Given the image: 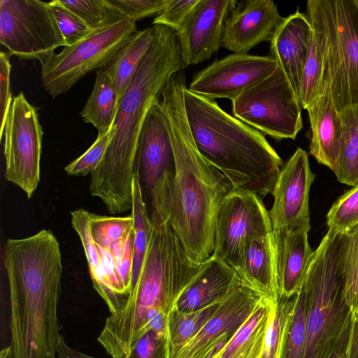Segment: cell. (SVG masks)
<instances>
[{
	"instance_id": "1",
	"label": "cell",
	"mask_w": 358,
	"mask_h": 358,
	"mask_svg": "<svg viewBox=\"0 0 358 358\" xmlns=\"http://www.w3.org/2000/svg\"><path fill=\"white\" fill-rule=\"evenodd\" d=\"M153 42L117 106L106 152L90 174V190L112 215L132 207V178L137 170L138 138L152 104L167 83L185 67L176 32L156 25Z\"/></svg>"
},
{
	"instance_id": "2",
	"label": "cell",
	"mask_w": 358,
	"mask_h": 358,
	"mask_svg": "<svg viewBox=\"0 0 358 358\" xmlns=\"http://www.w3.org/2000/svg\"><path fill=\"white\" fill-rule=\"evenodd\" d=\"M3 253L9 292L10 358H56L61 336L59 243L52 231L42 229L29 237L8 239Z\"/></svg>"
},
{
	"instance_id": "3",
	"label": "cell",
	"mask_w": 358,
	"mask_h": 358,
	"mask_svg": "<svg viewBox=\"0 0 358 358\" xmlns=\"http://www.w3.org/2000/svg\"><path fill=\"white\" fill-rule=\"evenodd\" d=\"M186 88L183 71L178 72L161 99L176 162L169 222L188 255L203 262L213 254L216 214L233 187L196 147L185 110Z\"/></svg>"
},
{
	"instance_id": "4",
	"label": "cell",
	"mask_w": 358,
	"mask_h": 358,
	"mask_svg": "<svg viewBox=\"0 0 358 358\" xmlns=\"http://www.w3.org/2000/svg\"><path fill=\"white\" fill-rule=\"evenodd\" d=\"M150 217V241L131 294L110 313L97 339L112 358L129 357L150 316L157 310L169 314L203 265L188 255L168 220L155 212Z\"/></svg>"
},
{
	"instance_id": "5",
	"label": "cell",
	"mask_w": 358,
	"mask_h": 358,
	"mask_svg": "<svg viewBox=\"0 0 358 358\" xmlns=\"http://www.w3.org/2000/svg\"><path fill=\"white\" fill-rule=\"evenodd\" d=\"M189 126L201 154L222 172L233 189L261 199L271 193L282 161L265 136L222 110L211 99L184 93Z\"/></svg>"
},
{
	"instance_id": "6",
	"label": "cell",
	"mask_w": 358,
	"mask_h": 358,
	"mask_svg": "<svg viewBox=\"0 0 358 358\" xmlns=\"http://www.w3.org/2000/svg\"><path fill=\"white\" fill-rule=\"evenodd\" d=\"M341 234L327 231L314 251L302 285L306 297L303 358H327L348 344L352 315L344 294Z\"/></svg>"
},
{
	"instance_id": "7",
	"label": "cell",
	"mask_w": 358,
	"mask_h": 358,
	"mask_svg": "<svg viewBox=\"0 0 358 358\" xmlns=\"http://www.w3.org/2000/svg\"><path fill=\"white\" fill-rule=\"evenodd\" d=\"M136 31L135 21L112 9L86 37L40 62L43 87L52 97L65 93L88 73L104 69Z\"/></svg>"
},
{
	"instance_id": "8",
	"label": "cell",
	"mask_w": 358,
	"mask_h": 358,
	"mask_svg": "<svg viewBox=\"0 0 358 358\" xmlns=\"http://www.w3.org/2000/svg\"><path fill=\"white\" fill-rule=\"evenodd\" d=\"M327 37V70L341 112L358 105V1L319 0Z\"/></svg>"
},
{
	"instance_id": "9",
	"label": "cell",
	"mask_w": 358,
	"mask_h": 358,
	"mask_svg": "<svg viewBox=\"0 0 358 358\" xmlns=\"http://www.w3.org/2000/svg\"><path fill=\"white\" fill-rule=\"evenodd\" d=\"M231 103L235 117L276 141L294 140L303 128L299 100L279 65Z\"/></svg>"
},
{
	"instance_id": "10",
	"label": "cell",
	"mask_w": 358,
	"mask_h": 358,
	"mask_svg": "<svg viewBox=\"0 0 358 358\" xmlns=\"http://www.w3.org/2000/svg\"><path fill=\"white\" fill-rule=\"evenodd\" d=\"M0 43L10 55L41 62L67 45L49 2L0 0Z\"/></svg>"
},
{
	"instance_id": "11",
	"label": "cell",
	"mask_w": 358,
	"mask_h": 358,
	"mask_svg": "<svg viewBox=\"0 0 358 358\" xmlns=\"http://www.w3.org/2000/svg\"><path fill=\"white\" fill-rule=\"evenodd\" d=\"M43 131L23 92L13 97L0 140L4 137L5 178L30 199L40 182Z\"/></svg>"
},
{
	"instance_id": "12",
	"label": "cell",
	"mask_w": 358,
	"mask_h": 358,
	"mask_svg": "<svg viewBox=\"0 0 358 358\" xmlns=\"http://www.w3.org/2000/svg\"><path fill=\"white\" fill-rule=\"evenodd\" d=\"M137 170L152 207L164 220H169L176 162L161 99L150 108L138 138Z\"/></svg>"
},
{
	"instance_id": "13",
	"label": "cell",
	"mask_w": 358,
	"mask_h": 358,
	"mask_svg": "<svg viewBox=\"0 0 358 358\" xmlns=\"http://www.w3.org/2000/svg\"><path fill=\"white\" fill-rule=\"evenodd\" d=\"M272 231L262 199L251 192L233 189L224 197L216 214L213 255L236 271L247 241Z\"/></svg>"
},
{
	"instance_id": "14",
	"label": "cell",
	"mask_w": 358,
	"mask_h": 358,
	"mask_svg": "<svg viewBox=\"0 0 358 358\" xmlns=\"http://www.w3.org/2000/svg\"><path fill=\"white\" fill-rule=\"evenodd\" d=\"M266 296L246 283L227 296L199 333L170 358H217Z\"/></svg>"
},
{
	"instance_id": "15",
	"label": "cell",
	"mask_w": 358,
	"mask_h": 358,
	"mask_svg": "<svg viewBox=\"0 0 358 358\" xmlns=\"http://www.w3.org/2000/svg\"><path fill=\"white\" fill-rule=\"evenodd\" d=\"M314 179L308 153L298 148L282 166L271 193L274 199L269 212L273 232H309V194Z\"/></svg>"
},
{
	"instance_id": "16",
	"label": "cell",
	"mask_w": 358,
	"mask_h": 358,
	"mask_svg": "<svg viewBox=\"0 0 358 358\" xmlns=\"http://www.w3.org/2000/svg\"><path fill=\"white\" fill-rule=\"evenodd\" d=\"M278 66L270 54L259 56L233 52L196 73L188 90L213 100L224 98L233 101L271 74Z\"/></svg>"
},
{
	"instance_id": "17",
	"label": "cell",
	"mask_w": 358,
	"mask_h": 358,
	"mask_svg": "<svg viewBox=\"0 0 358 358\" xmlns=\"http://www.w3.org/2000/svg\"><path fill=\"white\" fill-rule=\"evenodd\" d=\"M237 2L198 0L176 32L185 67L209 59L222 46L226 21Z\"/></svg>"
},
{
	"instance_id": "18",
	"label": "cell",
	"mask_w": 358,
	"mask_h": 358,
	"mask_svg": "<svg viewBox=\"0 0 358 358\" xmlns=\"http://www.w3.org/2000/svg\"><path fill=\"white\" fill-rule=\"evenodd\" d=\"M284 19L271 0L237 2L226 21L222 46L247 54L259 43L271 41Z\"/></svg>"
},
{
	"instance_id": "19",
	"label": "cell",
	"mask_w": 358,
	"mask_h": 358,
	"mask_svg": "<svg viewBox=\"0 0 358 358\" xmlns=\"http://www.w3.org/2000/svg\"><path fill=\"white\" fill-rule=\"evenodd\" d=\"M244 283L232 267L213 254L172 309L181 313L200 310L223 301Z\"/></svg>"
},
{
	"instance_id": "20",
	"label": "cell",
	"mask_w": 358,
	"mask_h": 358,
	"mask_svg": "<svg viewBox=\"0 0 358 358\" xmlns=\"http://www.w3.org/2000/svg\"><path fill=\"white\" fill-rule=\"evenodd\" d=\"M311 35L307 15L297 10L285 17L270 41V55L283 71L299 100Z\"/></svg>"
},
{
	"instance_id": "21",
	"label": "cell",
	"mask_w": 358,
	"mask_h": 358,
	"mask_svg": "<svg viewBox=\"0 0 358 358\" xmlns=\"http://www.w3.org/2000/svg\"><path fill=\"white\" fill-rule=\"evenodd\" d=\"M311 138L310 154L322 165L336 171L343 140V124L333 102L329 78L322 94L307 109Z\"/></svg>"
},
{
	"instance_id": "22",
	"label": "cell",
	"mask_w": 358,
	"mask_h": 358,
	"mask_svg": "<svg viewBox=\"0 0 358 358\" xmlns=\"http://www.w3.org/2000/svg\"><path fill=\"white\" fill-rule=\"evenodd\" d=\"M273 235L280 298H291L302 287L314 251L305 230L273 232Z\"/></svg>"
},
{
	"instance_id": "23",
	"label": "cell",
	"mask_w": 358,
	"mask_h": 358,
	"mask_svg": "<svg viewBox=\"0 0 358 358\" xmlns=\"http://www.w3.org/2000/svg\"><path fill=\"white\" fill-rule=\"evenodd\" d=\"M249 286L278 302L280 292L273 231L245 243L236 271Z\"/></svg>"
},
{
	"instance_id": "24",
	"label": "cell",
	"mask_w": 358,
	"mask_h": 358,
	"mask_svg": "<svg viewBox=\"0 0 358 358\" xmlns=\"http://www.w3.org/2000/svg\"><path fill=\"white\" fill-rule=\"evenodd\" d=\"M312 35L301 83L299 102L307 109L322 94L327 72V37L319 0L307 1Z\"/></svg>"
},
{
	"instance_id": "25",
	"label": "cell",
	"mask_w": 358,
	"mask_h": 358,
	"mask_svg": "<svg viewBox=\"0 0 358 358\" xmlns=\"http://www.w3.org/2000/svg\"><path fill=\"white\" fill-rule=\"evenodd\" d=\"M276 303L264 296L218 358H260L273 308Z\"/></svg>"
},
{
	"instance_id": "26",
	"label": "cell",
	"mask_w": 358,
	"mask_h": 358,
	"mask_svg": "<svg viewBox=\"0 0 358 358\" xmlns=\"http://www.w3.org/2000/svg\"><path fill=\"white\" fill-rule=\"evenodd\" d=\"M157 26L135 31L103 69L113 81L119 102L155 37Z\"/></svg>"
},
{
	"instance_id": "27",
	"label": "cell",
	"mask_w": 358,
	"mask_h": 358,
	"mask_svg": "<svg viewBox=\"0 0 358 358\" xmlns=\"http://www.w3.org/2000/svg\"><path fill=\"white\" fill-rule=\"evenodd\" d=\"M119 99L115 87L103 69L96 71L95 81L80 115L84 122L92 124L103 135L111 129Z\"/></svg>"
},
{
	"instance_id": "28",
	"label": "cell",
	"mask_w": 358,
	"mask_h": 358,
	"mask_svg": "<svg viewBox=\"0 0 358 358\" xmlns=\"http://www.w3.org/2000/svg\"><path fill=\"white\" fill-rule=\"evenodd\" d=\"M343 124V140L336 171L337 180L349 186L358 184V105L340 112Z\"/></svg>"
},
{
	"instance_id": "29",
	"label": "cell",
	"mask_w": 358,
	"mask_h": 358,
	"mask_svg": "<svg viewBox=\"0 0 358 358\" xmlns=\"http://www.w3.org/2000/svg\"><path fill=\"white\" fill-rule=\"evenodd\" d=\"M223 301L192 313L170 310L167 316V358L199 333Z\"/></svg>"
},
{
	"instance_id": "30",
	"label": "cell",
	"mask_w": 358,
	"mask_h": 358,
	"mask_svg": "<svg viewBox=\"0 0 358 358\" xmlns=\"http://www.w3.org/2000/svg\"><path fill=\"white\" fill-rule=\"evenodd\" d=\"M131 187L132 207L131 210V216L134 220L133 289L141 271L148 246L151 234L152 222L143 199L138 171L134 175Z\"/></svg>"
},
{
	"instance_id": "31",
	"label": "cell",
	"mask_w": 358,
	"mask_h": 358,
	"mask_svg": "<svg viewBox=\"0 0 358 358\" xmlns=\"http://www.w3.org/2000/svg\"><path fill=\"white\" fill-rule=\"evenodd\" d=\"M341 264L344 294L352 320H358V223L341 233Z\"/></svg>"
},
{
	"instance_id": "32",
	"label": "cell",
	"mask_w": 358,
	"mask_h": 358,
	"mask_svg": "<svg viewBox=\"0 0 358 358\" xmlns=\"http://www.w3.org/2000/svg\"><path fill=\"white\" fill-rule=\"evenodd\" d=\"M306 297L301 287L296 294L287 324L280 358H303L306 341Z\"/></svg>"
},
{
	"instance_id": "33",
	"label": "cell",
	"mask_w": 358,
	"mask_h": 358,
	"mask_svg": "<svg viewBox=\"0 0 358 358\" xmlns=\"http://www.w3.org/2000/svg\"><path fill=\"white\" fill-rule=\"evenodd\" d=\"M90 228L98 246L112 249L117 243L126 240L134 229L131 215L125 217L100 215L90 213Z\"/></svg>"
},
{
	"instance_id": "34",
	"label": "cell",
	"mask_w": 358,
	"mask_h": 358,
	"mask_svg": "<svg viewBox=\"0 0 358 358\" xmlns=\"http://www.w3.org/2000/svg\"><path fill=\"white\" fill-rule=\"evenodd\" d=\"M358 223V184L341 196L327 215L328 230L341 234Z\"/></svg>"
},
{
	"instance_id": "35",
	"label": "cell",
	"mask_w": 358,
	"mask_h": 358,
	"mask_svg": "<svg viewBox=\"0 0 358 358\" xmlns=\"http://www.w3.org/2000/svg\"><path fill=\"white\" fill-rule=\"evenodd\" d=\"M49 4L67 45L80 41L93 30L59 0L51 1Z\"/></svg>"
},
{
	"instance_id": "36",
	"label": "cell",
	"mask_w": 358,
	"mask_h": 358,
	"mask_svg": "<svg viewBox=\"0 0 358 358\" xmlns=\"http://www.w3.org/2000/svg\"><path fill=\"white\" fill-rule=\"evenodd\" d=\"M111 129L98 135L93 144L80 157L69 163L64 171L69 176H85L92 173L101 161L108 148Z\"/></svg>"
},
{
	"instance_id": "37",
	"label": "cell",
	"mask_w": 358,
	"mask_h": 358,
	"mask_svg": "<svg viewBox=\"0 0 358 358\" xmlns=\"http://www.w3.org/2000/svg\"><path fill=\"white\" fill-rule=\"evenodd\" d=\"M90 29L100 26L112 12L106 0H59Z\"/></svg>"
},
{
	"instance_id": "38",
	"label": "cell",
	"mask_w": 358,
	"mask_h": 358,
	"mask_svg": "<svg viewBox=\"0 0 358 358\" xmlns=\"http://www.w3.org/2000/svg\"><path fill=\"white\" fill-rule=\"evenodd\" d=\"M168 0H106L110 8L135 22L156 16Z\"/></svg>"
},
{
	"instance_id": "39",
	"label": "cell",
	"mask_w": 358,
	"mask_h": 358,
	"mask_svg": "<svg viewBox=\"0 0 358 358\" xmlns=\"http://www.w3.org/2000/svg\"><path fill=\"white\" fill-rule=\"evenodd\" d=\"M198 0H168L163 10L157 14L152 25H162L177 32Z\"/></svg>"
},
{
	"instance_id": "40",
	"label": "cell",
	"mask_w": 358,
	"mask_h": 358,
	"mask_svg": "<svg viewBox=\"0 0 358 358\" xmlns=\"http://www.w3.org/2000/svg\"><path fill=\"white\" fill-rule=\"evenodd\" d=\"M116 268L126 292L131 295L132 290V268L134 259V229L129 237L112 248Z\"/></svg>"
},
{
	"instance_id": "41",
	"label": "cell",
	"mask_w": 358,
	"mask_h": 358,
	"mask_svg": "<svg viewBox=\"0 0 358 358\" xmlns=\"http://www.w3.org/2000/svg\"><path fill=\"white\" fill-rule=\"evenodd\" d=\"M128 358H167L166 336L147 331L136 341Z\"/></svg>"
},
{
	"instance_id": "42",
	"label": "cell",
	"mask_w": 358,
	"mask_h": 358,
	"mask_svg": "<svg viewBox=\"0 0 358 358\" xmlns=\"http://www.w3.org/2000/svg\"><path fill=\"white\" fill-rule=\"evenodd\" d=\"M287 318L274 312L271 318L260 358H280Z\"/></svg>"
},
{
	"instance_id": "43",
	"label": "cell",
	"mask_w": 358,
	"mask_h": 358,
	"mask_svg": "<svg viewBox=\"0 0 358 358\" xmlns=\"http://www.w3.org/2000/svg\"><path fill=\"white\" fill-rule=\"evenodd\" d=\"M10 55L7 52L3 50L0 52V136L2 134L6 117L13 99L10 89Z\"/></svg>"
},
{
	"instance_id": "44",
	"label": "cell",
	"mask_w": 358,
	"mask_h": 358,
	"mask_svg": "<svg viewBox=\"0 0 358 358\" xmlns=\"http://www.w3.org/2000/svg\"><path fill=\"white\" fill-rule=\"evenodd\" d=\"M56 358H96L73 348H71L66 343L63 336L61 334L57 348V357Z\"/></svg>"
},
{
	"instance_id": "45",
	"label": "cell",
	"mask_w": 358,
	"mask_h": 358,
	"mask_svg": "<svg viewBox=\"0 0 358 358\" xmlns=\"http://www.w3.org/2000/svg\"><path fill=\"white\" fill-rule=\"evenodd\" d=\"M345 358H358V320H352L345 352Z\"/></svg>"
},
{
	"instance_id": "46",
	"label": "cell",
	"mask_w": 358,
	"mask_h": 358,
	"mask_svg": "<svg viewBox=\"0 0 358 358\" xmlns=\"http://www.w3.org/2000/svg\"><path fill=\"white\" fill-rule=\"evenodd\" d=\"M347 345L334 350L327 358H345Z\"/></svg>"
},
{
	"instance_id": "47",
	"label": "cell",
	"mask_w": 358,
	"mask_h": 358,
	"mask_svg": "<svg viewBox=\"0 0 358 358\" xmlns=\"http://www.w3.org/2000/svg\"><path fill=\"white\" fill-rule=\"evenodd\" d=\"M217 358H218V357H217Z\"/></svg>"
},
{
	"instance_id": "48",
	"label": "cell",
	"mask_w": 358,
	"mask_h": 358,
	"mask_svg": "<svg viewBox=\"0 0 358 358\" xmlns=\"http://www.w3.org/2000/svg\"><path fill=\"white\" fill-rule=\"evenodd\" d=\"M357 1H358V0H357Z\"/></svg>"
}]
</instances>
